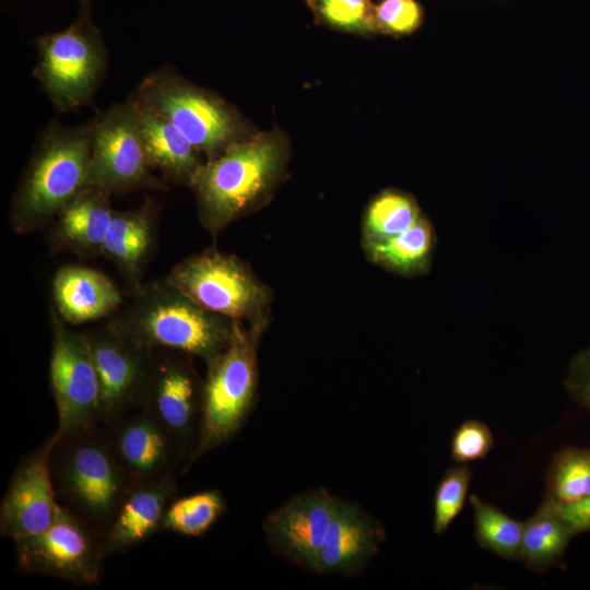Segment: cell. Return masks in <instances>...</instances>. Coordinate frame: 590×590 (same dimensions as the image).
<instances>
[{"label": "cell", "instance_id": "obj_1", "mask_svg": "<svg viewBox=\"0 0 590 590\" xmlns=\"http://www.w3.org/2000/svg\"><path fill=\"white\" fill-rule=\"evenodd\" d=\"M287 160V138L274 129L256 132L205 161L190 187L202 226L215 237L264 204L283 179Z\"/></svg>", "mask_w": 590, "mask_h": 590}, {"label": "cell", "instance_id": "obj_2", "mask_svg": "<svg viewBox=\"0 0 590 590\" xmlns=\"http://www.w3.org/2000/svg\"><path fill=\"white\" fill-rule=\"evenodd\" d=\"M234 323L194 303L166 278L142 283L108 322L138 344L184 352L206 366L229 344Z\"/></svg>", "mask_w": 590, "mask_h": 590}, {"label": "cell", "instance_id": "obj_3", "mask_svg": "<svg viewBox=\"0 0 590 590\" xmlns=\"http://www.w3.org/2000/svg\"><path fill=\"white\" fill-rule=\"evenodd\" d=\"M47 441L58 503L103 536L132 491L105 425L98 421Z\"/></svg>", "mask_w": 590, "mask_h": 590}, {"label": "cell", "instance_id": "obj_4", "mask_svg": "<svg viewBox=\"0 0 590 590\" xmlns=\"http://www.w3.org/2000/svg\"><path fill=\"white\" fill-rule=\"evenodd\" d=\"M92 122L64 126L52 120L42 132L14 192L10 222L19 234L51 224L87 186Z\"/></svg>", "mask_w": 590, "mask_h": 590}, {"label": "cell", "instance_id": "obj_5", "mask_svg": "<svg viewBox=\"0 0 590 590\" xmlns=\"http://www.w3.org/2000/svg\"><path fill=\"white\" fill-rule=\"evenodd\" d=\"M131 95L169 121L206 161L256 133L229 103L169 66L146 74Z\"/></svg>", "mask_w": 590, "mask_h": 590}, {"label": "cell", "instance_id": "obj_6", "mask_svg": "<svg viewBox=\"0 0 590 590\" xmlns=\"http://www.w3.org/2000/svg\"><path fill=\"white\" fill-rule=\"evenodd\" d=\"M266 323L235 321L227 347L206 366L200 436L191 465L231 440L243 427L257 396V349Z\"/></svg>", "mask_w": 590, "mask_h": 590}, {"label": "cell", "instance_id": "obj_7", "mask_svg": "<svg viewBox=\"0 0 590 590\" xmlns=\"http://www.w3.org/2000/svg\"><path fill=\"white\" fill-rule=\"evenodd\" d=\"M91 3L81 2L69 26L42 35L35 42L34 76L61 113L88 104L107 71V49L92 19Z\"/></svg>", "mask_w": 590, "mask_h": 590}, {"label": "cell", "instance_id": "obj_8", "mask_svg": "<svg viewBox=\"0 0 590 590\" xmlns=\"http://www.w3.org/2000/svg\"><path fill=\"white\" fill-rule=\"evenodd\" d=\"M166 279L212 312L247 324H268L271 293L234 255L206 249L177 263Z\"/></svg>", "mask_w": 590, "mask_h": 590}, {"label": "cell", "instance_id": "obj_9", "mask_svg": "<svg viewBox=\"0 0 590 590\" xmlns=\"http://www.w3.org/2000/svg\"><path fill=\"white\" fill-rule=\"evenodd\" d=\"M91 122L87 186L111 194L168 190L165 180L154 174L129 99L98 113Z\"/></svg>", "mask_w": 590, "mask_h": 590}, {"label": "cell", "instance_id": "obj_10", "mask_svg": "<svg viewBox=\"0 0 590 590\" xmlns=\"http://www.w3.org/2000/svg\"><path fill=\"white\" fill-rule=\"evenodd\" d=\"M17 570L74 586L96 585L103 570V536L59 504L44 532L14 541Z\"/></svg>", "mask_w": 590, "mask_h": 590}, {"label": "cell", "instance_id": "obj_11", "mask_svg": "<svg viewBox=\"0 0 590 590\" xmlns=\"http://www.w3.org/2000/svg\"><path fill=\"white\" fill-rule=\"evenodd\" d=\"M191 355L155 349L154 362L140 409L146 411L176 445L187 473L197 448L203 400V381Z\"/></svg>", "mask_w": 590, "mask_h": 590}, {"label": "cell", "instance_id": "obj_12", "mask_svg": "<svg viewBox=\"0 0 590 590\" xmlns=\"http://www.w3.org/2000/svg\"><path fill=\"white\" fill-rule=\"evenodd\" d=\"M51 356L49 381L58 412V425L48 438H59L98 422L99 386L87 340L68 328L50 309Z\"/></svg>", "mask_w": 590, "mask_h": 590}, {"label": "cell", "instance_id": "obj_13", "mask_svg": "<svg viewBox=\"0 0 590 590\" xmlns=\"http://www.w3.org/2000/svg\"><path fill=\"white\" fill-rule=\"evenodd\" d=\"M95 365L98 420L108 424L140 409L154 362V350L126 338L107 323L83 332Z\"/></svg>", "mask_w": 590, "mask_h": 590}, {"label": "cell", "instance_id": "obj_14", "mask_svg": "<svg viewBox=\"0 0 590 590\" xmlns=\"http://www.w3.org/2000/svg\"><path fill=\"white\" fill-rule=\"evenodd\" d=\"M104 425L132 489L182 474L176 445L146 411L138 409Z\"/></svg>", "mask_w": 590, "mask_h": 590}, {"label": "cell", "instance_id": "obj_15", "mask_svg": "<svg viewBox=\"0 0 590 590\" xmlns=\"http://www.w3.org/2000/svg\"><path fill=\"white\" fill-rule=\"evenodd\" d=\"M46 440L26 455L14 470L0 506V535L16 541L44 532L52 523L59 503Z\"/></svg>", "mask_w": 590, "mask_h": 590}, {"label": "cell", "instance_id": "obj_16", "mask_svg": "<svg viewBox=\"0 0 590 590\" xmlns=\"http://www.w3.org/2000/svg\"><path fill=\"white\" fill-rule=\"evenodd\" d=\"M340 504L324 489L291 499L264 522L269 544L280 555L311 569Z\"/></svg>", "mask_w": 590, "mask_h": 590}, {"label": "cell", "instance_id": "obj_17", "mask_svg": "<svg viewBox=\"0 0 590 590\" xmlns=\"http://www.w3.org/2000/svg\"><path fill=\"white\" fill-rule=\"evenodd\" d=\"M386 539L382 526L361 507L341 502L311 570L355 574Z\"/></svg>", "mask_w": 590, "mask_h": 590}, {"label": "cell", "instance_id": "obj_18", "mask_svg": "<svg viewBox=\"0 0 590 590\" xmlns=\"http://www.w3.org/2000/svg\"><path fill=\"white\" fill-rule=\"evenodd\" d=\"M110 196L111 193L103 188L84 187L51 223V248L80 257L102 255L114 214Z\"/></svg>", "mask_w": 590, "mask_h": 590}, {"label": "cell", "instance_id": "obj_19", "mask_svg": "<svg viewBox=\"0 0 590 590\" xmlns=\"http://www.w3.org/2000/svg\"><path fill=\"white\" fill-rule=\"evenodd\" d=\"M177 492L176 477L133 488L103 535L106 558L129 552L162 532L165 510Z\"/></svg>", "mask_w": 590, "mask_h": 590}, {"label": "cell", "instance_id": "obj_20", "mask_svg": "<svg viewBox=\"0 0 590 590\" xmlns=\"http://www.w3.org/2000/svg\"><path fill=\"white\" fill-rule=\"evenodd\" d=\"M128 99L153 168L165 181L190 188L204 164L201 152L155 110L132 95Z\"/></svg>", "mask_w": 590, "mask_h": 590}, {"label": "cell", "instance_id": "obj_21", "mask_svg": "<svg viewBox=\"0 0 590 590\" xmlns=\"http://www.w3.org/2000/svg\"><path fill=\"white\" fill-rule=\"evenodd\" d=\"M55 309L70 324H80L117 311L122 297L104 273L92 268L69 264L60 268L52 280Z\"/></svg>", "mask_w": 590, "mask_h": 590}, {"label": "cell", "instance_id": "obj_22", "mask_svg": "<svg viewBox=\"0 0 590 590\" xmlns=\"http://www.w3.org/2000/svg\"><path fill=\"white\" fill-rule=\"evenodd\" d=\"M155 216L156 205L150 200L135 210H114L102 255L118 268L131 291L142 284L154 243Z\"/></svg>", "mask_w": 590, "mask_h": 590}, {"label": "cell", "instance_id": "obj_23", "mask_svg": "<svg viewBox=\"0 0 590 590\" xmlns=\"http://www.w3.org/2000/svg\"><path fill=\"white\" fill-rule=\"evenodd\" d=\"M374 264L402 276L426 273L432 264L436 235L429 220L422 215L410 228L391 238L363 241Z\"/></svg>", "mask_w": 590, "mask_h": 590}, {"label": "cell", "instance_id": "obj_24", "mask_svg": "<svg viewBox=\"0 0 590 590\" xmlns=\"http://www.w3.org/2000/svg\"><path fill=\"white\" fill-rule=\"evenodd\" d=\"M575 536L554 507L543 502L523 522L520 560L538 573L557 566Z\"/></svg>", "mask_w": 590, "mask_h": 590}, {"label": "cell", "instance_id": "obj_25", "mask_svg": "<svg viewBox=\"0 0 590 590\" xmlns=\"http://www.w3.org/2000/svg\"><path fill=\"white\" fill-rule=\"evenodd\" d=\"M590 496V447H565L556 452L545 477L543 502L574 503Z\"/></svg>", "mask_w": 590, "mask_h": 590}, {"label": "cell", "instance_id": "obj_26", "mask_svg": "<svg viewBox=\"0 0 590 590\" xmlns=\"http://www.w3.org/2000/svg\"><path fill=\"white\" fill-rule=\"evenodd\" d=\"M415 198L398 189H385L368 203L363 217V241H378L410 228L421 216Z\"/></svg>", "mask_w": 590, "mask_h": 590}, {"label": "cell", "instance_id": "obj_27", "mask_svg": "<svg viewBox=\"0 0 590 590\" xmlns=\"http://www.w3.org/2000/svg\"><path fill=\"white\" fill-rule=\"evenodd\" d=\"M473 509L474 536L477 544L508 560H520L523 522L475 494L469 496Z\"/></svg>", "mask_w": 590, "mask_h": 590}, {"label": "cell", "instance_id": "obj_28", "mask_svg": "<svg viewBox=\"0 0 590 590\" xmlns=\"http://www.w3.org/2000/svg\"><path fill=\"white\" fill-rule=\"evenodd\" d=\"M226 509L220 491L210 489L184 497H175L167 506L162 531L186 536L205 534Z\"/></svg>", "mask_w": 590, "mask_h": 590}, {"label": "cell", "instance_id": "obj_29", "mask_svg": "<svg viewBox=\"0 0 590 590\" xmlns=\"http://www.w3.org/2000/svg\"><path fill=\"white\" fill-rule=\"evenodd\" d=\"M315 22L358 35L378 33L371 0H305Z\"/></svg>", "mask_w": 590, "mask_h": 590}, {"label": "cell", "instance_id": "obj_30", "mask_svg": "<svg viewBox=\"0 0 590 590\" xmlns=\"http://www.w3.org/2000/svg\"><path fill=\"white\" fill-rule=\"evenodd\" d=\"M468 464L449 467L440 479L434 495L433 531L445 533L463 509L472 480Z\"/></svg>", "mask_w": 590, "mask_h": 590}, {"label": "cell", "instance_id": "obj_31", "mask_svg": "<svg viewBox=\"0 0 590 590\" xmlns=\"http://www.w3.org/2000/svg\"><path fill=\"white\" fill-rule=\"evenodd\" d=\"M424 21V10L416 0H381L375 4L378 33L394 37L413 34Z\"/></svg>", "mask_w": 590, "mask_h": 590}, {"label": "cell", "instance_id": "obj_32", "mask_svg": "<svg viewBox=\"0 0 590 590\" xmlns=\"http://www.w3.org/2000/svg\"><path fill=\"white\" fill-rule=\"evenodd\" d=\"M494 448L489 426L479 420H467L453 432L450 453L456 463L468 464L485 458Z\"/></svg>", "mask_w": 590, "mask_h": 590}, {"label": "cell", "instance_id": "obj_33", "mask_svg": "<svg viewBox=\"0 0 590 590\" xmlns=\"http://www.w3.org/2000/svg\"><path fill=\"white\" fill-rule=\"evenodd\" d=\"M564 387L570 399L590 413V345L570 359Z\"/></svg>", "mask_w": 590, "mask_h": 590}, {"label": "cell", "instance_id": "obj_34", "mask_svg": "<svg viewBox=\"0 0 590 590\" xmlns=\"http://www.w3.org/2000/svg\"><path fill=\"white\" fill-rule=\"evenodd\" d=\"M552 506L574 535L590 531V496L574 503Z\"/></svg>", "mask_w": 590, "mask_h": 590}, {"label": "cell", "instance_id": "obj_35", "mask_svg": "<svg viewBox=\"0 0 590 590\" xmlns=\"http://www.w3.org/2000/svg\"><path fill=\"white\" fill-rule=\"evenodd\" d=\"M81 2H92V0H81Z\"/></svg>", "mask_w": 590, "mask_h": 590}]
</instances>
